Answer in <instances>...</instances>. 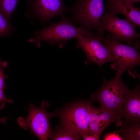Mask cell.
I'll use <instances>...</instances> for the list:
<instances>
[{
	"instance_id": "3957f363",
	"label": "cell",
	"mask_w": 140,
	"mask_h": 140,
	"mask_svg": "<svg viewBox=\"0 0 140 140\" xmlns=\"http://www.w3.org/2000/svg\"><path fill=\"white\" fill-rule=\"evenodd\" d=\"M103 44L108 47L114 58L111 68L128 72L133 78H139V75L134 69L140 64V47L125 45L113 38L109 33L102 39Z\"/></svg>"
},
{
	"instance_id": "ba28073f",
	"label": "cell",
	"mask_w": 140,
	"mask_h": 140,
	"mask_svg": "<svg viewBox=\"0 0 140 140\" xmlns=\"http://www.w3.org/2000/svg\"><path fill=\"white\" fill-rule=\"evenodd\" d=\"M104 37L79 35L75 38L77 40L76 48L81 49L86 55V64H95L102 67L104 64L113 62L114 58L110 50L102 42Z\"/></svg>"
},
{
	"instance_id": "9c48e42d",
	"label": "cell",
	"mask_w": 140,
	"mask_h": 140,
	"mask_svg": "<svg viewBox=\"0 0 140 140\" xmlns=\"http://www.w3.org/2000/svg\"><path fill=\"white\" fill-rule=\"evenodd\" d=\"M64 0H27L28 11L25 16L38 20L43 25L52 18L65 15L67 7Z\"/></svg>"
},
{
	"instance_id": "e0dca14e",
	"label": "cell",
	"mask_w": 140,
	"mask_h": 140,
	"mask_svg": "<svg viewBox=\"0 0 140 140\" xmlns=\"http://www.w3.org/2000/svg\"><path fill=\"white\" fill-rule=\"evenodd\" d=\"M89 126L91 134L99 137L105 129L96 121L89 123Z\"/></svg>"
},
{
	"instance_id": "ffe728a7",
	"label": "cell",
	"mask_w": 140,
	"mask_h": 140,
	"mask_svg": "<svg viewBox=\"0 0 140 140\" xmlns=\"http://www.w3.org/2000/svg\"><path fill=\"white\" fill-rule=\"evenodd\" d=\"M13 101L7 98L4 95L3 89H0V102L12 103Z\"/></svg>"
},
{
	"instance_id": "44dd1931",
	"label": "cell",
	"mask_w": 140,
	"mask_h": 140,
	"mask_svg": "<svg viewBox=\"0 0 140 140\" xmlns=\"http://www.w3.org/2000/svg\"><path fill=\"white\" fill-rule=\"evenodd\" d=\"M84 140H98L100 137L98 136L92 134H86L81 136Z\"/></svg>"
},
{
	"instance_id": "4fadbf2b",
	"label": "cell",
	"mask_w": 140,
	"mask_h": 140,
	"mask_svg": "<svg viewBox=\"0 0 140 140\" xmlns=\"http://www.w3.org/2000/svg\"><path fill=\"white\" fill-rule=\"evenodd\" d=\"M118 130L123 140H140V123H123Z\"/></svg>"
},
{
	"instance_id": "8992f818",
	"label": "cell",
	"mask_w": 140,
	"mask_h": 140,
	"mask_svg": "<svg viewBox=\"0 0 140 140\" xmlns=\"http://www.w3.org/2000/svg\"><path fill=\"white\" fill-rule=\"evenodd\" d=\"M92 103L90 99L81 100L72 103L60 112H54V116L59 117L61 126L81 136L90 134L88 120L89 105Z\"/></svg>"
},
{
	"instance_id": "603a6c76",
	"label": "cell",
	"mask_w": 140,
	"mask_h": 140,
	"mask_svg": "<svg viewBox=\"0 0 140 140\" xmlns=\"http://www.w3.org/2000/svg\"><path fill=\"white\" fill-rule=\"evenodd\" d=\"M126 3L133 5L135 3H138L140 2V0H123Z\"/></svg>"
},
{
	"instance_id": "7402d4cb",
	"label": "cell",
	"mask_w": 140,
	"mask_h": 140,
	"mask_svg": "<svg viewBox=\"0 0 140 140\" xmlns=\"http://www.w3.org/2000/svg\"><path fill=\"white\" fill-rule=\"evenodd\" d=\"M5 105V103L4 102H2L0 104V110L4 107ZM10 117L9 116L3 117H0V123L5 124L7 120Z\"/></svg>"
},
{
	"instance_id": "5b68a950",
	"label": "cell",
	"mask_w": 140,
	"mask_h": 140,
	"mask_svg": "<svg viewBox=\"0 0 140 140\" xmlns=\"http://www.w3.org/2000/svg\"><path fill=\"white\" fill-rule=\"evenodd\" d=\"M105 11L104 0H76L67 9L71 13L68 19L74 25L93 31L98 29Z\"/></svg>"
},
{
	"instance_id": "52a82bcc",
	"label": "cell",
	"mask_w": 140,
	"mask_h": 140,
	"mask_svg": "<svg viewBox=\"0 0 140 140\" xmlns=\"http://www.w3.org/2000/svg\"><path fill=\"white\" fill-rule=\"evenodd\" d=\"M29 113L25 118H18L17 122L20 128L26 130L29 128L32 134L41 140H48L51 131L50 118L54 116V112L50 113L45 108V103L41 106L36 107L33 103L29 104Z\"/></svg>"
},
{
	"instance_id": "ac0fdd59",
	"label": "cell",
	"mask_w": 140,
	"mask_h": 140,
	"mask_svg": "<svg viewBox=\"0 0 140 140\" xmlns=\"http://www.w3.org/2000/svg\"><path fill=\"white\" fill-rule=\"evenodd\" d=\"M118 130L113 132L108 133L103 138L104 140H123L120 135Z\"/></svg>"
},
{
	"instance_id": "277c9868",
	"label": "cell",
	"mask_w": 140,
	"mask_h": 140,
	"mask_svg": "<svg viewBox=\"0 0 140 140\" xmlns=\"http://www.w3.org/2000/svg\"><path fill=\"white\" fill-rule=\"evenodd\" d=\"M117 71L112 80L103 78L102 86L91 94L90 99L92 102H99L100 107L115 111L121 110L127 88L121 79L124 72L120 69Z\"/></svg>"
},
{
	"instance_id": "7a4b0ae2",
	"label": "cell",
	"mask_w": 140,
	"mask_h": 140,
	"mask_svg": "<svg viewBox=\"0 0 140 140\" xmlns=\"http://www.w3.org/2000/svg\"><path fill=\"white\" fill-rule=\"evenodd\" d=\"M136 26L126 18L124 19L119 18L108 9L102 17L96 33L98 35L103 36L104 32H108L117 40L124 41L129 46L140 47L138 39L140 37V35L136 30Z\"/></svg>"
},
{
	"instance_id": "30bf717a",
	"label": "cell",
	"mask_w": 140,
	"mask_h": 140,
	"mask_svg": "<svg viewBox=\"0 0 140 140\" xmlns=\"http://www.w3.org/2000/svg\"><path fill=\"white\" fill-rule=\"evenodd\" d=\"M125 124L140 122V86L137 85L132 90L126 89L121 109Z\"/></svg>"
},
{
	"instance_id": "5bb4252c",
	"label": "cell",
	"mask_w": 140,
	"mask_h": 140,
	"mask_svg": "<svg viewBox=\"0 0 140 140\" xmlns=\"http://www.w3.org/2000/svg\"><path fill=\"white\" fill-rule=\"evenodd\" d=\"M81 137L61 126H56L52 130L49 138L53 140H81Z\"/></svg>"
},
{
	"instance_id": "6da1fadb",
	"label": "cell",
	"mask_w": 140,
	"mask_h": 140,
	"mask_svg": "<svg viewBox=\"0 0 140 140\" xmlns=\"http://www.w3.org/2000/svg\"><path fill=\"white\" fill-rule=\"evenodd\" d=\"M61 17L59 21L50 22L48 26L35 31L33 37L28 42L38 48L40 47L42 41H45L51 45H58L59 48H62L68 41L79 35L92 37L100 36L96 34L93 31L81 26L76 27L65 15Z\"/></svg>"
},
{
	"instance_id": "cb8c5ba5",
	"label": "cell",
	"mask_w": 140,
	"mask_h": 140,
	"mask_svg": "<svg viewBox=\"0 0 140 140\" xmlns=\"http://www.w3.org/2000/svg\"><path fill=\"white\" fill-rule=\"evenodd\" d=\"M8 63L5 61H1L0 60V70L2 68H5L7 66Z\"/></svg>"
},
{
	"instance_id": "d6986e66",
	"label": "cell",
	"mask_w": 140,
	"mask_h": 140,
	"mask_svg": "<svg viewBox=\"0 0 140 140\" xmlns=\"http://www.w3.org/2000/svg\"><path fill=\"white\" fill-rule=\"evenodd\" d=\"M4 69L2 68L0 70V89H3L6 87L4 82V79L6 76L4 73Z\"/></svg>"
},
{
	"instance_id": "7c38bea8",
	"label": "cell",
	"mask_w": 140,
	"mask_h": 140,
	"mask_svg": "<svg viewBox=\"0 0 140 140\" xmlns=\"http://www.w3.org/2000/svg\"><path fill=\"white\" fill-rule=\"evenodd\" d=\"M108 9L114 15L121 14L137 26H140V9L126 3L123 0H108Z\"/></svg>"
},
{
	"instance_id": "8fae6325",
	"label": "cell",
	"mask_w": 140,
	"mask_h": 140,
	"mask_svg": "<svg viewBox=\"0 0 140 140\" xmlns=\"http://www.w3.org/2000/svg\"><path fill=\"white\" fill-rule=\"evenodd\" d=\"M121 110L117 111L110 110L100 107L96 108L90 104L88 108V120L89 123L95 121H101L109 125L115 123L120 127L124 122Z\"/></svg>"
},
{
	"instance_id": "9a60e30c",
	"label": "cell",
	"mask_w": 140,
	"mask_h": 140,
	"mask_svg": "<svg viewBox=\"0 0 140 140\" xmlns=\"http://www.w3.org/2000/svg\"><path fill=\"white\" fill-rule=\"evenodd\" d=\"M16 29L0 10V37L5 36L9 38Z\"/></svg>"
},
{
	"instance_id": "2e32d148",
	"label": "cell",
	"mask_w": 140,
	"mask_h": 140,
	"mask_svg": "<svg viewBox=\"0 0 140 140\" xmlns=\"http://www.w3.org/2000/svg\"><path fill=\"white\" fill-rule=\"evenodd\" d=\"M19 0H0V10L6 18L10 20L11 15L16 9Z\"/></svg>"
}]
</instances>
